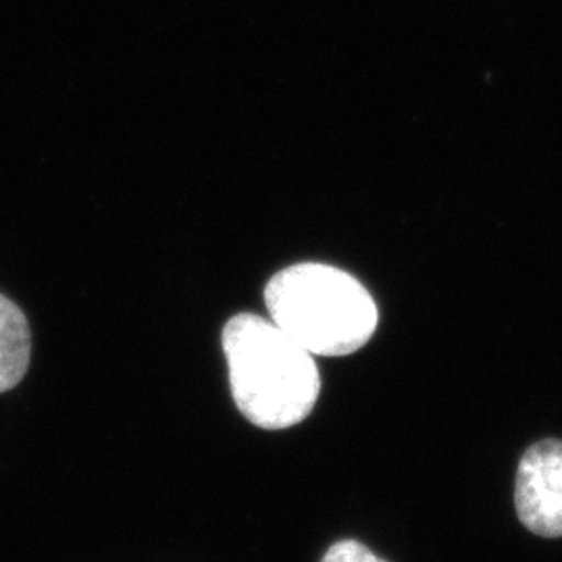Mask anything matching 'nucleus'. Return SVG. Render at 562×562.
<instances>
[{"instance_id":"nucleus-1","label":"nucleus","mask_w":562,"mask_h":562,"mask_svg":"<svg viewBox=\"0 0 562 562\" xmlns=\"http://www.w3.org/2000/svg\"><path fill=\"white\" fill-rule=\"evenodd\" d=\"M232 396L241 415L261 429L304 422L322 394V375L311 352L280 325L252 313L232 317L223 329Z\"/></svg>"},{"instance_id":"nucleus-2","label":"nucleus","mask_w":562,"mask_h":562,"mask_svg":"<svg viewBox=\"0 0 562 562\" xmlns=\"http://www.w3.org/2000/svg\"><path fill=\"white\" fill-rule=\"evenodd\" d=\"M276 325L313 357H346L373 338L380 313L355 276L323 262H301L276 273L265 288Z\"/></svg>"},{"instance_id":"nucleus-3","label":"nucleus","mask_w":562,"mask_h":562,"mask_svg":"<svg viewBox=\"0 0 562 562\" xmlns=\"http://www.w3.org/2000/svg\"><path fill=\"white\" fill-rule=\"evenodd\" d=\"M522 525L543 538L562 536V442L543 440L522 454L515 490Z\"/></svg>"},{"instance_id":"nucleus-4","label":"nucleus","mask_w":562,"mask_h":562,"mask_svg":"<svg viewBox=\"0 0 562 562\" xmlns=\"http://www.w3.org/2000/svg\"><path fill=\"white\" fill-rule=\"evenodd\" d=\"M32 357V331L20 306L0 294V392L25 378Z\"/></svg>"},{"instance_id":"nucleus-5","label":"nucleus","mask_w":562,"mask_h":562,"mask_svg":"<svg viewBox=\"0 0 562 562\" xmlns=\"http://www.w3.org/2000/svg\"><path fill=\"white\" fill-rule=\"evenodd\" d=\"M323 562H383L371 552L367 550L362 543L346 540V542H338L331 546L325 554Z\"/></svg>"}]
</instances>
